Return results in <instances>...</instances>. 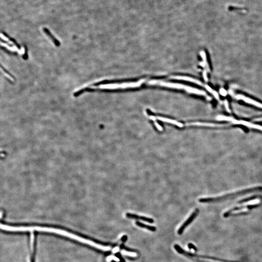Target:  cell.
Returning a JSON list of instances; mask_svg holds the SVG:
<instances>
[{"instance_id":"1","label":"cell","mask_w":262,"mask_h":262,"mask_svg":"<svg viewBox=\"0 0 262 262\" xmlns=\"http://www.w3.org/2000/svg\"><path fill=\"white\" fill-rule=\"evenodd\" d=\"M33 230L39 231V232H47V233H54V234H58L59 235H63V236L70 238L72 239L75 240L76 241L81 242L82 243L88 245L89 246L95 248L96 249L101 250L98 246H102V245L98 243L97 241H92L90 240L87 239L82 238L80 236L75 235L74 234L67 232L65 231L59 229L48 228V227H36V226L35 227H35H17L16 228V232H27V231L31 232V231Z\"/></svg>"},{"instance_id":"2","label":"cell","mask_w":262,"mask_h":262,"mask_svg":"<svg viewBox=\"0 0 262 262\" xmlns=\"http://www.w3.org/2000/svg\"><path fill=\"white\" fill-rule=\"evenodd\" d=\"M145 82V80H142L139 81L138 82L126 83H122L121 84H107V85H101L102 87L101 89H117V88H126L128 87H138L141 86L143 83Z\"/></svg>"},{"instance_id":"3","label":"cell","mask_w":262,"mask_h":262,"mask_svg":"<svg viewBox=\"0 0 262 262\" xmlns=\"http://www.w3.org/2000/svg\"><path fill=\"white\" fill-rule=\"evenodd\" d=\"M149 85H160L166 87H171V88H177V89H183L187 91L188 90V86L181 85L179 83H172L165 82L157 81V80H152L147 83Z\"/></svg>"},{"instance_id":"4","label":"cell","mask_w":262,"mask_h":262,"mask_svg":"<svg viewBox=\"0 0 262 262\" xmlns=\"http://www.w3.org/2000/svg\"><path fill=\"white\" fill-rule=\"evenodd\" d=\"M199 210L198 209H196L195 211H194L192 214L190 216L188 217L187 219L184 223L181 226L179 229L178 231V234L179 235H181L183 233V231L185 230L186 227L189 225L193 221V220L196 218L197 214H199Z\"/></svg>"},{"instance_id":"5","label":"cell","mask_w":262,"mask_h":262,"mask_svg":"<svg viewBox=\"0 0 262 262\" xmlns=\"http://www.w3.org/2000/svg\"><path fill=\"white\" fill-rule=\"evenodd\" d=\"M233 124H241L249 128H253L255 129L262 131V126L259 125L255 124H252L250 122L248 121H244V120H238L234 119L232 121Z\"/></svg>"},{"instance_id":"6","label":"cell","mask_w":262,"mask_h":262,"mask_svg":"<svg viewBox=\"0 0 262 262\" xmlns=\"http://www.w3.org/2000/svg\"><path fill=\"white\" fill-rule=\"evenodd\" d=\"M126 216L129 219L140 220H142V221H144L145 222H149V223H153L154 222V220H153V219L145 217V216H140L138 215L131 214V213H126Z\"/></svg>"},{"instance_id":"7","label":"cell","mask_w":262,"mask_h":262,"mask_svg":"<svg viewBox=\"0 0 262 262\" xmlns=\"http://www.w3.org/2000/svg\"><path fill=\"white\" fill-rule=\"evenodd\" d=\"M236 98L238 100H242L248 104H250V105H253L255 106H257L259 108L262 109V104L258 102V101H255L254 100H252L249 98L247 97L244 96L242 95H238L236 96Z\"/></svg>"},{"instance_id":"8","label":"cell","mask_w":262,"mask_h":262,"mask_svg":"<svg viewBox=\"0 0 262 262\" xmlns=\"http://www.w3.org/2000/svg\"><path fill=\"white\" fill-rule=\"evenodd\" d=\"M187 125H192V126H205V127H224L226 125L219 124H212V123H206V122H191L187 124Z\"/></svg>"},{"instance_id":"9","label":"cell","mask_w":262,"mask_h":262,"mask_svg":"<svg viewBox=\"0 0 262 262\" xmlns=\"http://www.w3.org/2000/svg\"><path fill=\"white\" fill-rule=\"evenodd\" d=\"M43 32H44L45 34H46V35L49 37V38L52 40V42L54 44V45H55V46H57V47H59V46H60L61 43H60L59 40L57 39H56L54 36V35L52 34V33L47 28H43Z\"/></svg>"},{"instance_id":"10","label":"cell","mask_w":262,"mask_h":262,"mask_svg":"<svg viewBox=\"0 0 262 262\" xmlns=\"http://www.w3.org/2000/svg\"><path fill=\"white\" fill-rule=\"evenodd\" d=\"M171 78H173V79H178V80H185V81H187L190 82L194 83H196L197 85H200V86H204L203 83H201V82L199 81V80L193 79V78H192L188 77L173 76Z\"/></svg>"},{"instance_id":"11","label":"cell","mask_w":262,"mask_h":262,"mask_svg":"<svg viewBox=\"0 0 262 262\" xmlns=\"http://www.w3.org/2000/svg\"><path fill=\"white\" fill-rule=\"evenodd\" d=\"M156 119L158 120H160L161 121H165V122H168V123L173 124L176 125L179 127H183V124H181L180 122H178V121H176V120H170V119L163 118V117H161V116H157Z\"/></svg>"},{"instance_id":"12","label":"cell","mask_w":262,"mask_h":262,"mask_svg":"<svg viewBox=\"0 0 262 262\" xmlns=\"http://www.w3.org/2000/svg\"><path fill=\"white\" fill-rule=\"evenodd\" d=\"M135 224L138 226V227H140V228H144V229H146L150 231L151 232H154L157 231L156 227L142 223L139 222V221H136L135 222Z\"/></svg>"},{"instance_id":"13","label":"cell","mask_w":262,"mask_h":262,"mask_svg":"<svg viewBox=\"0 0 262 262\" xmlns=\"http://www.w3.org/2000/svg\"><path fill=\"white\" fill-rule=\"evenodd\" d=\"M249 211L248 209L247 208H242V209H235L234 210L231 211L230 212H228L227 213L225 214V216H227L229 215H236V214H242V213H246Z\"/></svg>"},{"instance_id":"14","label":"cell","mask_w":262,"mask_h":262,"mask_svg":"<svg viewBox=\"0 0 262 262\" xmlns=\"http://www.w3.org/2000/svg\"><path fill=\"white\" fill-rule=\"evenodd\" d=\"M260 203V200L259 199H255L243 202L241 205L242 206H250L256 205H258Z\"/></svg>"},{"instance_id":"15","label":"cell","mask_w":262,"mask_h":262,"mask_svg":"<svg viewBox=\"0 0 262 262\" xmlns=\"http://www.w3.org/2000/svg\"><path fill=\"white\" fill-rule=\"evenodd\" d=\"M2 34L4 35H5V37H6L7 39L10 40V41H11L13 43V44L16 46L17 48L19 50H21V47H20V45H19V44L17 42V41L15 40L14 39H13V38H11L10 37L9 35H7L6 33H5V32H2Z\"/></svg>"},{"instance_id":"16","label":"cell","mask_w":262,"mask_h":262,"mask_svg":"<svg viewBox=\"0 0 262 262\" xmlns=\"http://www.w3.org/2000/svg\"><path fill=\"white\" fill-rule=\"evenodd\" d=\"M120 249L125 250L126 252H130V253H138V250H136V249H131V248L126 247L124 243L121 244L120 245Z\"/></svg>"},{"instance_id":"17","label":"cell","mask_w":262,"mask_h":262,"mask_svg":"<svg viewBox=\"0 0 262 262\" xmlns=\"http://www.w3.org/2000/svg\"><path fill=\"white\" fill-rule=\"evenodd\" d=\"M216 120H225V121H232L234 119L231 118V117H229V116L220 115L216 117Z\"/></svg>"},{"instance_id":"18","label":"cell","mask_w":262,"mask_h":262,"mask_svg":"<svg viewBox=\"0 0 262 262\" xmlns=\"http://www.w3.org/2000/svg\"><path fill=\"white\" fill-rule=\"evenodd\" d=\"M200 54L201 55V57L203 59L204 62L206 66L207 67V68L209 69V67H208V63H207V59H206V55L204 51H201L200 53Z\"/></svg>"},{"instance_id":"19","label":"cell","mask_w":262,"mask_h":262,"mask_svg":"<svg viewBox=\"0 0 262 262\" xmlns=\"http://www.w3.org/2000/svg\"><path fill=\"white\" fill-rule=\"evenodd\" d=\"M115 256L119 259V260H120V262H125V260H124V259L122 257V256H121V254L120 253H116L115 254Z\"/></svg>"},{"instance_id":"20","label":"cell","mask_w":262,"mask_h":262,"mask_svg":"<svg viewBox=\"0 0 262 262\" xmlns=\"http://www.w3.org/2000/svg\"><path fill=\"white\" fill-rule=\"evenodd\" d=\"M1 68L2 69V70L4 71V72H5V73H6V74H8L9 76H10V77H11L12 78H13V79H15V77H14L13 76V75H12V74H11L10 72H8V71H6V69L5 68L3 67H2V65H1Z\"/></svg>"},{"instance_id":"21","label":"cell","mask_w":262,"mask_h":262,"mask_svg":"<svg viewBox=\"0 0 262 262\" xmlns=\"http://www.w3.org/2000/svg\"><path fill=\"white\" fill-rule=\"evenodd\" d=\"M224 105L225 106L226 110L227 111V112H229V113H231V111L230 109L229 106V104H228V101H226V100L225 101Z\"/></svg>"},{"instance_id":"22","label":"cell","mask_w":262,"mask_h":262,"mask_svg":"<svg viewBox=\"0 0 262 262\" xmlns=\"http://www.w3.org/2000/svg\"><path fill=\"white\" fill-rule=\"evenodd\" d=\"M220 93L221 95L224 97L226 96L227 95V91L224 89H223V88H221V89L220 90Z\"/></svg>"},{"instance_id":"23","label":"cell","mask_w":262,"mask_h":262,"mask_svg":"<svg viewBox=\"0 0 262 262\" xmlns=\"http://www.w3.org/2000/svg\"><path fill=\"white\" fill-rule=\"evenodd\" d=\"M188 247L189 249H194V250H195V251H196V252L197 250V249L196 247H195L194 245L192 244H188Z\"/></svg>"},{"instance_id":"24","label":"cell","mask_w":262,"mask_h":262,"mask_svg":"<svg viewBox=\"0 0 262 262\" xmlns=\"http://www.w3.org/2000/svg\"><path fill=\"white\" fill-rule=\"evenodd\" d=\"M126 258H127V259H129V260H130V261H135L137 259V258L136 257H131V256H125Z\"/></svg>"},{"instance_id":"25","label":"cell","mask_w":262,"mask_h":262,"mask_svg":"<svg viewBox=\"0 0 262 262\" xmlns=\"http://www.w3.org/2000/svg\"><path fill=\"white\" fill-rule=\"evenodd\" d=\"M127 239H128V237H127V235H124L122 236V238H121V241H122L123 243H125V242H126L127 241Z\"/></svg>"},{"instance_id":"26","label":"cell","mask_w":262,"mask_h":262,"mask_svg":"<svg viewBox=\"0 0 262 262\" xmlns=\"http://www.w3.org/2000/svg\"><path fill=\"white\" fill-rule=\"evenodd\" d=\"M203 76L204 79L206 82L208 81V78H207V72L206 71H204L203 72Z\"/></svg>"},{"instance_id":"27","label":"cell","mask_w":262,"mask_h":262,"mask_svg":"<svg viewBox=\"0 0 262 262\" xmlns=\"http://www.w3.org/2000/svg\"><path fill=\"white\" fill-rule=\"evenodd\" d=\"M212 94L214 95V96H215V97L217 99V100H219V99H220V97H219V94H218V93H217V92L216 91H213V93H212Z\"/></svg>"},{"instance_id":"28","label":"cell","mask_w":262,"mask_h":262,"mask_svg":"<svg viewBox=\"0 0 262 262\" xmlns=\"http://www.w3.org/2000/svg\"><path fill=\"white\" fill-rule=\"evenodd\" d=\"M1 42H2L6 44L7 45L9 46L10 47H13V45L12 44H11L9 43L8 42H7V41H6V40H4L2 39H1Z\"/></svg>"},{"instance_id":"29","label":"cell","mask_w":262,"mask_h":262,"mask_svg":"<svg viewBox=\"0 0 262 262\" xmlns=\"http://www.w3.org/2000/svg\"><path fill=\"white\" fill-rule=\"evenodd\" d=\"M205 88H206V90H207L208 91L210 92L211 93H213V90L212 89L211 87H210L209 86H208V85H205Z\"/></svg>"},{"instance_id":"30","label":"cell","mask_w":262,"mask_h":262,"mask_svg":"<svg viewBox=\"0 0 262 262\" xmlns=\"http://www.w3.org/2000/svg\"><path fill=\"white\" fill-rule=\"evenodd\" d=\"M154 124H155V126H157V128L159 130L162 131V128L161 127V126H160V125L158 123H157V122L155 121V122H154Z\"/></svg>"},{"instance_id":"31","label":"cell","mask_w":262,"mask_h":262,"mask_svg":"<svg viewBox=\"0 0 262 262\" xmlns=\"http://www.w3.org/2000/svg\"><path fill=\"white\" fill-rule=\"evenodd\" d=\"M25 54L23 55V58L24 59H28V54H27V48H26V47H25Z\"/></svg>"},{"instance_id":"32","label":"cell","mask_w":262,"mask_h":262,"mask_svg":"<svg viewBox=\"0 0 262 262\" xmlns=\"http://www.w3.org/2000/svg\"><path fill=\"white\" fill-rule=\"evenodd\" d=\"M262 118H259V119H255L254 121H262Z\"/></svg>"}]
</instances>
